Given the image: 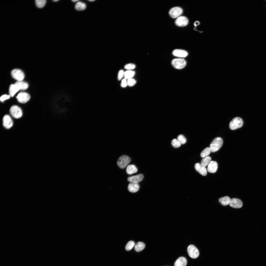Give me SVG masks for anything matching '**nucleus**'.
Segmentation results:
<instances>
[{
    "instance_id": "obj_15",
    "label": "nucleus",
    "mask_w": 266,
    "mask_h": 266,
    "mask_svg": "<svg viewBox=\"0 0 266 266\" xmlns=\"http://www.w3.org/2000/svg\"><path fill=\"white\" fill-rule=\"evenodd\" d=\"M143 178V175L140 174L134 176L129 177L128 178L127 180L128 181L131 183H138L142 181Z\"/></svg>"
},
{
    "instance_id": "obj_16",
    "label": "nucleus",
    "mask_w": 266,
    "mask_h": 266,
    "mask_svg": "<svg viewBox=\"0 0 266 266\" xmlns=\"http://www.w3.org/2000/svg\"><path fill=\"white\" fill-rule=\"evenodd\" d=\"M172 53L174 56L181 57H185L188 55L186 51L181 49H175L173 51Z\"/></svg>"
},
{
    "instance_id": "obj_2",
    "label": "nucleus",
    "mask_w": 266,
    "mask_h": 266,
    "mask_svg": "<svg viewBox=\"0 0 266 266\" xmlns=\"http://www.w3.org/2000/svg\"><path fill=\"white\" fill-rule=\"evenodd\" d=\"M243 123L241 118L239 117L234 118L230 122L229 127L230 129L234 130L242 127Z\"/></svg>"
},
{
    "instance_id": "obj_40",
    "label": "nucleus",
    "mask_w": 266,
    "mask_h": 266,
    "mask_svg": "<svg viewBox=\"0 0 266 266\" xmlns=\"http://www.w3.org/2000/svg\"><path fill=\"white\" fill-rule=\"evenodd\" d=\"M88 1H90L92 2V1H94V0H88Z\"/></svg>"
},
{
    "instance_id": "obj_31",
    "label": "nucleus",
    "mask_w": 266,
    "mask_h": 266,
    "mask_svg": "<svg viewBox=\"0 0 266 266\" xmlns=\"http://www.w3.org/2000/svg\"><path fill=\"white\" fill-rule=\"evenodd\" d=\"M177 139L182 144H185L186 141V139L185 137L183 135L180 134L177 137Z\"/></svg>"
},
{
    "instance_id": "obj_35",
    "label": "nucleus",
    "mask_w": 266,
    "mask_h": 266,
    "mask_svg": "<svg viewBox=\"0 0 266 266\" xmlns=\"http://www.w3.org/2000/svg\"><path fill=\"white\" fill-rule=\"evenodd\" d=\"M128 85L127 81L126 79L125 78L123 79L121 82V87L124 88L127 86Z\"/></svg>"
},
{
    "instance_id": "obj_25",
    "label": "nucleus",
    "mask_w": 266,
    "mask_h": 266,
    "mask_svg": "<svg viewBox=\"0 0 266 266\" xmlns=\"http://www.w3.org/2000/svg\"><path fill=\"white\" fill-rule=\"evenodd\" d=\"M211 160V158L209 156L203 157L202 159L200 164L202 166L205 167L208 165Z\"/></svg>"
},
{
    "instance_id": "obj_8",
    "label": "nucleus",
    "mask_w": 266,
    "mask_h": 266,
    "mask_svg": "<svg viewBox=\"0 0 266 266\" xmlns=\"http://www.w3.org/2000/svg\"><path fill=\"white\" fill-rule=\"evenodd\" d=\"M183 10L181 7H176L171 9L169 11V14L173 18H177L182 14Z\"/></svg>"
},
{
    "instance_id": "obj_36",
    "label": "nucleus",
    "mask_w": 266,
    "mask_h": 266,
    "mask_svg": "<svg viewBox=\"0 0 266 266\" xmlns=\"http://www.w3.org/2000/svg\"><path fill=\"white\" fill-rule=\"evenodd\" d=\"M10 97L9 95H4L1 97L0 100L1 101L3 102L6 100L9 99Z\"/></svg>"
},
{
    "instance_id": "obj_19",
    "label": "nucleus",
    "mask_w": 266,
    "mask_h": 266,
    "mask_svg": "<svg viewBox=\"0 0 266 266\" xmlns=\"http://www.w3.org/2000/svg\"><path fill=\"white\" fill-rule=\"evenodd\" d=\"M19 90L18 87L15 83L11 84L9 89V95L11 97H13Z\"/></svg>"
},
{
    "instance_id": "obj_10",
    "label": "nucleus",
    "mask_w": 266,
    "mask_h": 266,
    "mask_svg": "<svg viewBox=\"0 0 266 266\" xmlns=\"http://www.w3.org/2000/svg\"><path fill=\"white\" fill-rule=\"evenodd\" d=\"M17 98L19 102L24 103H26L29 100L30 96L27 93L21 92L18 94L17 96Z\"/></svg>"
},
{
    "instance_id": "obj_24",
    "label": "nucleus",
    "mask_w": 266,
    "mask_h": 266,
    "mask_svg": "<svg viewBox=\"0 0 266 266\" xmlns=\"http://www.w3.org/2000/svg\"><path fill=\"white\" fill-rule=\"evenodd\" d=\"M86 7L85 4L80 1L78 2L75 5V9L78 11H82L84 10Z\"/></svg>"
},
{
    "instance_id": "obj_29",
    "label": "nucleus",
    "mask_w": 266,
    "mask_h": 266,
    "mask_svg": "<svg viewBox=\"0 0 266 266\" xmlns=\"http://www.w3.org/2000/svg\"><path fill=\"white\" fill-rule=\"evenodd\" d=\"M135 245L134 242L132 241H129L125 247V249L129 251Z\"/></svg>"
},
{
    "instance_id": "obj_37",
    "label": "nucleus",
    "mask_w": 266,
    "mask_h": 266,
    "mask_svg": "<svg viewBox=\"0 0 266 266\" xmlns=\"http://www.w3.org/2000/svg\"><path fill=\"white\" fill-rule=\"evenodd\" d=\"M200 24V22L199 21H196L195 22H194V25L195 26V27L194 28V29L195 30V28H196V27L197 26H198V25H199Z\"/></svg>"
},
{
    "instance_id": "obj_7",
    "label": "nucleus",
    "mask_w": 266,
    "mask_h": 266,
    "mask_svg": "<svg viewBox=\"0 0 266 266\" xmlns=\"http://www.w3.org/2000/svg\"><path fill=\"white\" fill-rule=\"evenodd\" d=\"M12 77L17 81H22L24 79V74L21 70L18 69H15L11 72Z\"/></svg>"
},
{
    "instance_id": "obj_17",
    "label": "nucleus",
    "mask_w": 266,
    "mask_h": 266,
    "mask_svg": "<svg viewBox=\"0 0 266 266\" xmlns=\"http://www.w3.org/2000/svg\"><path fill=\"white\" fill-rule=\"evenodd\" d=\"M140 186L138 183H131L128 184V190L132 193H135L139 190Z\"/></svg>"
},
{
    "instance_id": "obj_9",
    "label": "nucleus",
    "mask_w": 266,
    "mask_h": 266,
    "mask_svg": "<svg viewBox=\"0 0 266 266\" xmlns=\"http://www.w3.org/2000/svg\"><path fill=\"white\" fill-rule=\"evenodd\" d=\"M188 18L184 16H180L177 17L175 21V24L180 27L184 26L188 23Z\"/></svg>"
},
{
    "instance_id": "obj_21",
    "label": "nucleus",
    "mask_w": 266,
    "mask_h": 266,
    "mask_svg": "<svg viewBox=\"0 0 266 266\" xmlns=\"http://www.w3.org/2000/svg\"><path fill=\"white\" fill-rule=\"evenodd\" d=\"M15 84L17 85L19 90H26L28 87V84L27 83L22 81H17L16 82Z\"/></svg>"
},
{
    "instance_id": "obj_3",
    "label": "nucleus",
    "mask_w": 266,
    "mask_h": 266,
    "mask_svg": "<svg viewBox=\"0 0 266 266\" xmlns=\"http://www.w3.org/2000/svg\"><path fill=\"white\" fill-rule=\"evenodd\" d=\"M131 161V159L128 156L126 155H122L118 159L117 164L120 168L123 169L128 165Z\"/></svg>"
},
{
    "instance_id": "obj_18",
    "label": "nucleus",
    "mask_w": 266,
    "mask_h": 266,
    "mask_svg": "<svg viewBox=\"0 0 266 266\" xmlns=\"http://www.w3.org/2000/svg\"><path fill=\"white\" fill-rule=\"evenodd\" d=\"M187 264L186 259L183 257L179 258L175 261L174 265L175 266H186Z\"/></svg>"
},
{
    "instance_id": "obj_23",
    "label": "nucleus",
    "mask_w": 266,
    "mask_h": 266,
    "mask_svg": "<svg viewBox=\"0 0 266 266\" xmlns=\"http://www.w3.org/2000/svg\"><path fill=\"white\" fill-rule=\"evenodd\" d=\"M145 244L143 242H137L134 246V249L137 252H140L145 247Z\"/></svg>"
},
{
    "instance_id": "obj_38",
    "label": "nucleus",
    "mask_w": 266,
    "mask_h": 266,
    "mask_svg": "<svg viewBox=\"0 0 266 266\" xmlns=\"http://www.w3.org/2000/svg\"><path fill=\"white\" fill-rule=\"evenodd\" d=\"M72 1L73 2H76V1H78V0H72Z\"/></svg>"
},
{
    "instance_id": "obj_11",
    "label": "nucleus",
    "mask_w": 266,
    "mask_h": 266,
    "mask_svg": "<svg viewBox=\"0 0 266 266\" xmlns=\"http://www.w3.org/2000/svg\"><path fill=\"white\" fill-rule=\"evenodd\" d=\"M229 204L230 206L232 207L239 208L242 206L243 203L240 200L237 198H233L231 199Z\"/></svg>"
},
{
    "instance_id": "obj_26",
    "label": "nucleus",
    "mask_w": 266,
    "mask_h": 266,
    "mask_svg": "<svg viewBox=\"0 0 266 266\" xmlns=\"http://www.w3.org/2000/svg\"><path fill=\"white\" fill-rule=\"evenodd\" d=\"M135 72L131 70H127L124 73V77L126 79L132 78L135 74Z\"/></svg>"
},
{
    "instance_id": "obj_6",
    "label": "nucleus",
    "mask_w": 266,
    "mask_h": 266,
    "mask_svg": "<svg viewBox=\"0 0 266 266\" xmlns=\"http://www.w3.org/2000/svg\"><path fill=\"white\" fill-rule=\"evenodd\" d=\"M10 111L11 115L16 118H19L22 116V113L20 108L16 105L12 106L10 108Z\"/></svg>"
},
{
    "instance_id": "obj_13",
    "label": "nucleus",
    "mask_w": 266,
    "mask_h": 266,
    "mask_svg": "<svg viewBox=\"0 0 266 266\" xmlns=\"http://www.w3.org/2000/svg\"><path fill=\"white\" fill-rule=\"evenodd\" d=\"M195 168L196 170L202 175L205 176L207 175V172L206 168L202 166L200 164L196 163L195 165Z\"/></svg>"
},
{
    "instance_id": "obj_34",
    "label": "nucleus",
    "mask_w": 266,
    "mask_h": 266,
    "mask_svg": "<svg viewBox=\"0 0 266 266\" xmlns=\"http://www.w3.org/2000/svg\"><path fill=\"white\" fill-rule=\"evenodd\" d=\"M124 73L123 70L122 69L119 71L117 75V79L118 80H120L122 78L124 75Z\"/></svg>"
},
{
    "instance_id": "obj_14",
    "label": "nucleus",
    "mask_w": 266,
    "mask_h": 266,
    "mask_svg": "<svg viewBox=\"0 0 266 266\" xmlns=\"http://www.w3.org/2000/svg\"><path fill=\"white\" fill-rule=\"evenodd\" d=\"M218 168L217 162L215 161H211L208 166L207 170L210 173H215L216 171Z\"/></svg>"
},
{
    "instance_id": "obj_22",
    "label": "nucleus",
    "mask_w": 266,
    "mask_h": 266,
    "mask_svg": "<svg viewBox=\"0 0 266 266\" xmlns=\"http://www.w3.org/2000/svg\"><path fill=\"white\" fill-rule=\"evenodd\" d=\"M231 199L228 196L221 197L219 199V201L221 204L223 206H226L229 204Z\"/></svg>"
},
{
    "instance_id": "obj_32",
    "label": "nucleus",
    "mask_w": 266,
    "mask_h": 266,
    "mask_svg": "<svg viewBox=\"0 0 266 266\" xmlns=\"http://www.w3.org/2000/svg\"><path fill=\"white\" fill-rule=\"evenodd\" d=\"M136 81L133 78L128 79L127 81L128 85L129 86H133L136 83Z\"/></svg>"
},
{
    "instance_id": "obj_27",
    "label": "nucleus",
    "mask_w": 266,
    "mask_h": 266,
    "mask_svg": "<svg viewBox=\"0 0 266 266\" xmlns=\"http://www.w3.org/2000/svg\"><path fill=\"white\" fill-rule=\"evenodd\" d=\"M211 152L210 148L207 147L201 152L200 154V156L203 158L207 156Z\"/></svg>"
},
{
    "instance_id": "obj_5",
    "label": "nucleus",
    "mask_w": 266,
    "mask_h": 266,
    "mask_svg": "<svg viewBox=\"0 0 266 266\" xmlns=\"http://www.w3.org/2000/svg\"><path fill=\"white\" fill-rule=\"evenodd\" d=\"M187 251L189 256L192 258H197L199 254V251L197 248L193 245H190L188 247Z\"/></svg>"
},
{
    "instance_id": "obj_28",
    "label": "nucleus",
    "mask_w": 266,
    "mask_h": 266,
    "mask_svg": "<svg viewBox=\"0 0 266 266\" xmlns=\"http://www.w3.org/2000/svg\"><path fill=\"white\" fill-rule=\"evenodd\" d=\"M36 6L39 8H42L45 5L46 0H36L35 1Z\"/></svg>"
},
{
    "instance_id": "obj_1",
    "label": "nucleus",
    "mask_w": 266,
    "mask_h": 266,
    "mask_svg": "<svg viewBox=\"0 0 266 266\" xmlns=\"http://www.w3.org/2000/svg\"><path fill=\"white\" fill-rule=\"evenodd\" d=\"M223 143V140L220 137H217L214 139L210 145L211 152L217 151L222 147Z\"/></svg>"
},
{
    "instance_id": "obj_20",
    "label": "nucleus",
    "mask_w": 266,
    "mask_h": 266,
    "mask_svg": "<svg viewBox=\"0 0 266 266\" xmlns=\"http://www.w3.org/2000/svg\"><path fill=\"white\" fill-rule=\"evenodd\" d=\"M126 171L128 174H132L136 172L137 171V169L135 165H130L127 166Z\"/></svg>"
},
{
    "instance_id": "obj_4",
    "label": "nucleus",
    "mask_w": 266,
    "mask_h": 266,
    "mask_svg": "<svg viewBox=\"0 0 266 266\" xmlns=\"http://www.w3.org/2000/svg\"><path fill=\"white\" fill-rule=\"evenodd\" d=\"M173 66L177 69L183 68L186 65V62L183 59L176 58L173 59L171 62Z\"/></svg>"
},
{
    "instance_id": "obj_30",
    "label": "nucleus",
    "mask_w": 266,
    "mask_h": 266,
    "mask_svg": "<svg viewBox=\"0 0 266 266\" xmlns=\"http://www.w3.org/2000/svg\"><path fill=\"white\" fill-rule=\"evenodd\" d=\"M171 144L172 146L175 148L180 147L181 145V144L177 139H174L171 141Z\"/></svg>"
},
{
    "instance_id": "obj_33",
    "label": "nucleus",
    "mask_w": 266,
    "mask_h": 266,
    "mask_svg": "<svg viewBox=\"0 0 266 266\" xmlns=\"http://www.w3.org/2000/svg\"><path fill=\"white\" fill-rule=\"evenodd\" d=\"M136 67L135 65L132 63H129L126 65L124 66V68L130 70Z\"/></svg>"
},
{
    "instance_id": "obj_12",
    "label": "nucleus",
    "mask_w": 266,
    "mask_h": 266,
    "mask_svg": "<svg viewBox=\"0 0 266 266\" xmlns=\"http://www.w3.org/2000/svg\"><path fill=\"white\" fill-rule=\"evenodd\" d=\"M3 125L6 128L9 129L11 128L13 124V121L11 117L8 115H5L3 119Z\"/></svg>"
},
{
    "instance_id": "obj_39",
    "label": "nucleus",
    "mask_w": 266,
    "mask_h": 266,
    "mask_svg": "<svg viewBox=\"0 0 266 266\" xmlns=\"http://www.w3.org/2000/svg\"><path fill=\"white\" fill-rule=\"evenodd\" d=\"M59 1V0H53V1L54 2H56L57 1Z\"/></svg>"
}]
</instances>
